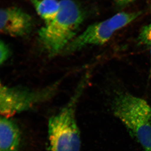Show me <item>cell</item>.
<instances>
[{
    "instance_id": "obj_4",
    "label": "cell",
    "mask_w": 151,
    "mask_h": 151,
    "mask_svg": "<svg viewBox=\"0 0 151 151\" xmlns=\"http://www.w3.org/2000/svg\"><path fill=\"white\" fill-rule=\"evenodd\" d=\"M58 83L42 89L8 86H0V112L3 117L10 118L15 114L28 111L39 104L46 102L54 96Z\"/></svg>"
},
{
    "instance_id": "obj_7",
    "label": "cell",
    "mask_w": 151,
    "mask_h": 151,
    "mask_svg": "<svg viewBox=\"0 0 151 151\" xmlns=\"http://www.w3.org/2000/svg\"><path fill=\"white\" fill-rule=\"evenodd\" d=\"M21 134L19 128L10 118L0 120V151H19Z\"/></svg>"
},
{
    "instance_id": "obj_2",
    "label": "cell",
    "mask_w": 151,
    "mask_h": 151,
    "mask_svg": "<svg viewBox=\"0 0 151 151\" xmlns=\"http://www.w3.org/2000/svg\"><path fill=\"white\" fill-rule=\"evenodd\" d=\"M114 115L125 125L145 151H151V107L147 102L129 94L121 93L113 100Z\"/></svg>"
},
{
    "instance_id": "obj_11",
    "label": "cell",
    "mask_w": 151,
    "mask_h": 151,
    "mask_svg": "<svg viewBox=\"0 0 151 151\" xmlns=\"http://www.w3.org/2000/svg\"><path fill=\"white\" fill-rule=\"evenodd\" d=\"M134 0H116L117 3L120 6H125L132 2Z\"/></svg>"
},
{
    "instance_id": "obj_6",
    "label": "cell",
    "mask_w": 151,
    "mask_h": 151,
    "mask_svg": "<svg viewBox=\"0 0 151 151\" xmlns=\"http://www.w3.org/2000/svg\"><path fill=\"white\" fill-rule=\"evenodd\" d=\"M34 21L30 15L16 7L1 9L0 12L1 32L14 37H22L30 33Z\"/></svg>"
},
{
    "instance_id": "obj_12",
    "label": "cell",
    "mask_w": 151,
    "mask_h": 151,
    "mask_svg": "<svg viewBox=\"0 0 151 151\" xmlns=\"http://www.w3.org/2000/svg\"><path fill=\"white\" fill-rule=\"evenodd\" d=\"M151 49H150V76H151Z\"/></svg>"
},
{
    "instance_id": "obj_1",
    "label": "cell",
    "mask_w": 151,
    "mask_h": 151,
    "mask_svg": "<svg viewBox=\"0 0 151 151\" xmlns=\"http://www.w3.org/2000/svg\"><path fill=\"white\" fill-rule=\"evenodd\" d=\"M84 17L83 11L74 1H60L54 19L39 31V40L45 50L51 55L63 52L76 36Z\"/></svg>"
},
{
    "instance_id": "obj_3",
    "label": "cell",
    "mask_w": 151,
    "mask_h": 151,
    "mask_svg": "<svg viewBox=\"0 0 151 151\" xmlns=\"http://www.w3.org/2000/svg\"><path fill=\"white\" fill-rule=\"evenodd\" d=\"M86 78L80 82L67 105L49 121L48 138L51 151H80L81 139L75 109Z\"/></svg>"
},
{
    "instance_id": "obj_9",
    "label": "cell",
    "mask_w": 151,
    "mask_h": 151,
    "mask_svg": "<svg viewBox=\"0 0 151 151\" xmlns=\"http://www.w3.org/2000/svg\"><path fill=\"white\" fill-rule=\"evenodd\" d=\"M10 55V49L4 42L1 41L0 42V63L4 64L8 59Z\"/></svg>"
},
{
    "instance_id": "obj_10",
    "label": "cell",
    "mask_w": 151,
    "mask_h": 151,
    "mask_svg": "<svg viewBox=\"0 0 151 151\" xmlns=\"http://www.w3.org/2000/svg\"><path fill=\"white\" fill-rule=\"evenodd\" d=\"M141 42L148 45H151V24L145 27L139 36Z\"/></svg>"
},
{
    "instance_id": "obj_5",
    "label": "cell",
    "mask_w": 151,
    "mask_h": 151,
    "mask_svg": "<svg viewBox=\"0 0 151 151\" xmlns=\"http://www.w3.org/2000/svg\"><path fill=\"white\" fill-rule=\"evenodd\" d=\"M141 13V12L120 13L108 19L91 25L82 33L76 36L63 52L70 53L89 45L104 44L115 32L133 21Z\"/></svg>"
},
{
    "instance_id": "obj_8",
    "label": "cell",
    "mask_w": 151,
    "mask_h": 151,
    "mask_svg": "<svg viewBox=\"0 0 151 151\" xmlns=\"http://www.w3.org/2000/svg\"><path fill=\"white\" fill-rule=\"evenodd\" d=\"M37 14L48 24L54 19L60 8L58 0H30Z\"/></svg>"
}]
</instances>
